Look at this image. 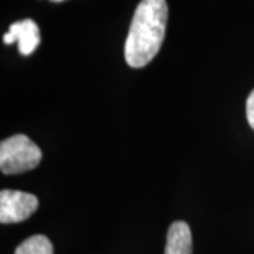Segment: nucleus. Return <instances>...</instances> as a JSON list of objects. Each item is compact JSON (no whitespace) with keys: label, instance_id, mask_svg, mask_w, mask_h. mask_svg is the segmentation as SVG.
<instances>
[{"label":"nucleus","instance_id":"obj_1","mask_svg":"<svg viewBox=\"0 0 254 254\" xmlns=\"http://www.w3.org/2000/svg\"><path fill=\"white\" fill-rule=\"evenodd\" d=\"M168 6L165 0H141L137 6L125 44L126 63L143 68L158 54L165 37Z\"/></svg>","mask_w":254,"mask_h":254},{"label":"nucleus","instance_id":"obj_7","mask_svg":"<svg viewBox=\"0 0 254 254\" xmlns=\"http://www.w3.org/2000/svg\"><path fill=\"white\" fill-rule=\"evenodd\" d=\"M246 116H247V122L254 130V89L252 93L249 95L247 102H246Z\"/></svg>","mask_w":254,"mask_h":254},{"label":"nucleus","instance_id":"obj_6","mask_svg":"<svg viewBox=\"0 0 254 254\" xmlns=\"http://www.w3.org/2000/svg\"><path fill=\"white\" fill-rule=\"evenodd\" d=\"M14 254H54V249L48 237L44 235H34L17 246Z\"/></svg>","mask_w":254,"mask_h":254},{"label":"nucleus","instance_id":"obj_4","mask_svg":"<svg viewBox=\"0 0 254 254\" xmlns=\"http://www.w3.org/2000/svg\"><path fill=\"white\" fill-rule=\"evenodd\" d=\"M3 41H4V44H9V46L17 41L20 54H33L41 41L40 28L37 26L36 21H33L31 18L13 23L9 27V31L3 36Z\"/></svg>","mask_w":254,"mask_h":254},{"label":"nucleus","instance_id":"obj_8","mask_svg":"<svg viewBox=\"0 0 254 254\" xmlns=\"http://www.w3.org/2000/svg\"><path fill=\"white\" fill-rule=\"evenodd\" d=\"M51 1H55V3H60V1H65V0H51Z\"/></svg>","mask_w":254,"mask_h":254},{"label":"nucleus","instance_id":"obj_5","mask_svg":"<svg viewBox=\"0 0 254 254\" xmlns=\"http://www.w3.org/2000/svg\"><path fill=\"white\" fill-rule=\"evenodd\" d=\"M164 254H192V235L188 223L178 220L170 226Z\"/></svg>","mask_w":254,"mask_h":254},{"label":"nucleus","instance_id":"obj_3","mask_svg":"<svg viewBox=\"0 0 254 254\" xmlns=\"http://www.w3.org/2000/svg\"><path fill=\"white\" fill-rule=\"evenodd\" d=\"M38 208L36 195L23 190H3L0 192V222L18 223L28 219Z\"/></svg>","mask_w":254,"mask_h":254},{"label":"nucleus","instance_id":"obj_2","mask_svg":"<svg viewBox=\"0 0 254 254\" xmlns=\"http://www.w3.org/2000/svg\"><path fill=\"white\" fill-rule=\"evenodd\" d=\"M40 147L26 134H14L0 144V170L6 175L23 174L41 163Z\"/></svg>","mask_w":254,"mask_h":254}]
</instances>
